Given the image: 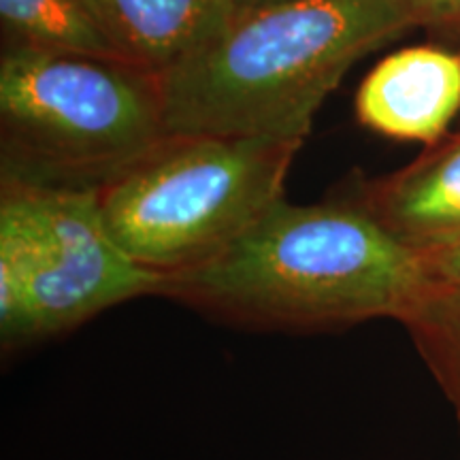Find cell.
<instances>
[{
	"mask_svg": "<svg viewBox=\"0 0 460 460\" xmlns=\"http://www.w3.org/2000/svg\"><path fill=\"white\" fill-rule=\"evenodd\" d=\"M3 183L101 192L169 139L158 75L105 58L7 48Z\"/></svg>",
	"mask_w": 460,
	"mask_h": 460,
	"instance_id": "3957f363",
	"label": "cell"
},
{
	"mask_svg": "<svg viewBox=\"0 0 460 460\" xmlns=\"http://www.w3.org/2000/svg\"><path fill=\"white\" fill-rule=\"evenodd\" d=\"M0 15L11 39L9 48L124 62L85 0H0Z\"/></svg>",
	"mask_w": 460,
	"mask_h": 460,
	"instance_id": "9c48e42d",
	"label": "cell"
},
{
	"mask_svg": "<svg viewBox=\"0 0 460 460\" xmlns=\"http://www.w3.org/2000/svg\"><path fill=\"white\" fill-rule=\"evenodd\" d=\"M301 141L169 137L99 192L109 233L139 267L190 271L284 199Z\"/></svg>",
	"mask_w": 460,
	"mask_h": 460,
	"instance_id": "277c9868",
	"label": "cell"
},
{
	"mask_svg": "<svg viewBox=\"0 0 460 460\" xmlns=\"http://www.w3.org/2000/svg\"><path fill=\"white\" fill-rule=\"evenodd\" d=\"M418 22L407 0H278L237 7L160 75L172 137L301 141L345 73Z\"/></svg>",
	"mask_w": 460,
	"mask_h": 460,
	"instance_id": "7a4b0ae2",
	"label": "cell"
},
{
	"mask_svg": "<svg viewBox=\"0 0 460 460\" xmlns=\"http://www.w3.org/2000/svg\"><path fill=\"white\" fill-rule=\"evenodd\" d=\"M360 200L418 254L460 241V141L411 169L367 188Z\"/></svg>",
	"mask_w": 460,
	"mask_h": 460,
	"instance_id": "ba28073f",
	"label": "cell"
},
{
	"mask_svg": "<svg viewBox=\"0 0 460 460\" xmlns=\"http://www.w3.org/2000/svg\"><path fill=\"white\" fill-rule=\"evenodd\" d=\"M435 281L358 199H281L226 250L164 278L160 296L245 331L320 332L402 320Z\"/></svg>",
	"mask_w": 460,
	"mask_h": 460,
	"instance_id": "6da1fadb",
	"label": "cell"
},
{
	"mask_svg": "<svg viewBox=\"0 0 460 460\" xmlns=\"http://www.w3.org/2000/svg\"><path fill=\"white\" fill-rule=\"evenodd\" d=\"M262 3H278V0H239V7H243V4H262Z\"/></svg>",
	"mask_w": 460,
	"mask_h": 460,
	"instance_id": "4fadbf2b",
	"label": "cell"
},
{
	"mask_svg": "<svg viewBox=\"0 0 460 460\" xmlns=\"http://www.w3.org/2000/svg\"><path fill=\"white\" fill-rule=\"evenodd\" d=\"M422 258L424 264H427L429 278L435 284L460 288V241L422 254Z\"/></svg>",
	"mask_w": 460,
	"mask_h": 460,
	"instance_id": "8fae6325",
	"label": "cell"
},
{
	"mask_svg": "<svg viewBox=\"0 0 460 460\" xmlns=\"http://www.w3.org/2000/svg\"><path fill=\"white\" fill-rule=\"evenodd\" d=\"M460 424V288L433 284L401 320Z\"/></svg>",
	"mask_w": 460,
	"mask_h": 460,
	"instance_id": "30bf717a",
	"label": "cell"
},
{
	"mask_svg": "<svg viewBox=\"0 0 460 460\" xmlns=\"http://www.w3.org/2000/svg\"><path fill=\"white\" fill-rule=\"evenodd\" d=\"M124 62L154 75L192 54L239 7V0H85Z\"/></svg>",
	"mask_w": 460,
	"mask_h": 460,
	"instance_id": "52a82bcc",
	"label": "cell"
},
{
	"mask_svg": "<svg viewBox=\"0 0 460 460\" xmlns=\"http://www.w3.org/2000/svg\"><path fill=\"white\" fill-rule=\"evenodd\" d=\"M163 278L109 233L99 192L3 183L0 339L7 349L77 329L115 305L158 295Z\"/></svg>",
	"mask_w": 460,
	"mask_h": 460,
	"instance_id": "5b68a950",
	"label": "cell"
},
{
	"mask_svg": "<svg viewBox=\"0 0 460 460\" xmlns=\"http://www.w3.org/2000/svg\"><path fill=\"white\" fill-rule=\"evenodd\" d=\"M460 111V54L433 45L384 58L356 94L367 128L399 141L435 143Z\"/></svg>",
	"mask_w": 460,
	"mask_h": 460,
	"instance_id": "8992f818",
	"label": "cell"
},
{
	"mask_svg": "<svg viewBox=\"0 0 460 460\" xmlns=\"http://www.w3.org/2000/svg\"><path fill=\"white\" fill-rule=\"evenodd\" d=\"M418 20H456L460 17V0H407Z\"/></svg>",
	"mask_w": 460,
	"mask_h": 460,
	"instance_id": "7c38bea8",
	"label": "cell"
}]
</instances>
